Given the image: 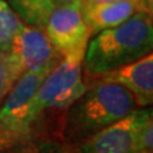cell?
I'll return each instance as SVG.
<instances>
[{
  "instance_id": "obj_1",
  "label": "cell",
  "mask_w": 153,
  "mask_h": 153,
  "mask_svg": "<svg viewBox=\"0 0 153 153\" xmlns=\"http://www.w3.org/2000/svg\"><path fill=\"white\" fill-rule=\"evenodd\" d=\"M153 51V22L147 12H138L120 26L105 30L89 40L83 68L100 78L126 66Z\"/></svg>"
},
{
  "instance_id": "obj_2",
  "label": "cell",
  "mask_w": 153,
  "mask_h": 153,
  "mask_svg": "<svg viewBox=\"0 0 153 153\" xmlns=\"http://www.w3.org/2000/svg\"><path fill=\"white\" fill-rule=\"evenodd\" d=\"M135 108L138 106L130 91L100 79L66 110L65 135L73 143H83Z\"/></svg>"
},
{
  "instance_id": "obj_3",
  "label": "cell",
  "mask_w": 153,
  "mask_h": 153,
  "mask_svg": "<svg viewBox=\"0 0 153 153\" xmlns=\"http://www.w3.org/2000/svg\"><path fill=\"white\" fill-rule=\"evenodd\" d=\"M83 57L84 54L63 57L41 83L28 111L32 128L44 114L68 110L87 91L82 70Z\"/></svg>"
},
{
  "instance_id": "obj_4",
  "label": "cell",
  "mask_w": 153,
  "mask_h": 153,
  "mask_svg": "<svg viewBox=\"0 0 153 153\" xmlns=\"http://www.w3.org/2000/svg\"><path fill=\"white\" fill-rule=\"evenodd\" d=\"M56 65L31 70L22 74L14 83L0 108V147H16L30 139L33 128L28 111L38 87Z\"/></svg>"
},
{
  "instance_id": "obj_5",
  "label": "cell",
  "mask_w": 153,
  "mask_h": 153,
  "mask_svg": "<svg viewBox=\"0 0 153 153\" xmlns=\"http://www.w3.org/2000/svg\"><path fill=\"white\" fill-rule=\"evenodd\" d=\"M152 115L153 106L135 108L80 143L79 153H142L140 133Z\"/></svg>"
},
{
  "instance_id": "obj_6",
  "label": "cell",
  "mask_w": 153,
  "mask_h": 153,
  "mask_svg": "<svg viewBox=\"0 0 153 153\" xmlns=\"http://www.w3.org/2000/svg\"><path fill=\"white\" fill-rule=\"evenodd\" d=\"M44 32L63 57L84 54L91 31L83 17V1L55 7L44 27Z\"/></svg>"
},
{
  "instance_id": "obj_7",
  "label": "cell",
  "mask_w": 153,
  "mask_h": 153,
  "mask_svg": "<svg viewBox=\"0 0 153 153\" xmlns=\"http://www.w3.org/2000/svg\"><path fill=\"white\" fill-rule=\"evenodd\" d=\"M7 55L19 76L44 66L57 65L63 59L51 45L44 30L27 25H23L19 30Z\"/></svg>"
},
{
  "instance_id": "obj_8",
  "label": "cell",
  "mask_w": 153,
  "mask_h": 153,
  "mask_svg": "<svg viewBox=\"0 0 153 153\" xmlns=\"http://www.w3.org/2000/svg\"><path fill=\"white\" fill-rule=\"evenodd\" d=\"M121 84L134 96L138 107L153 106V51L126 66L100 76Z\"/></svg>"
},
{
  "instance_id": "obj_9",
  "label": "cell",
  "mask_w": 153,
  "mask_h": 153,
  "mask_svg": "<svg viewBox=\"0 0 153 153\" xmlns=\"http://www.w3.org/2000/svg\"><path fill=\"white\" fill-rule=\"evenodd\" d=\"M138 12H147V5L135 0L100 4L83 3V17L91 31V36L120 26Z\"/></svg>"
},
{
  "instance_id": "obj_10",
  "label": "cell",
  "mask_w": 153,
  "mask_h": 153,
  "mask_svg": "<svg viewBox=\"0 0 153 153\" xmlns=\"http://www.w3.org/2000/svg\"><path fill=\"white\" fill-rule=\"evenodd\" d=\"M7 3L25 25L41 30L55 8L54 0H7Z\"/></svg>"
},
{
  "instance_id": "obj_11",
  "label": "cell",
  "mask_w": 153,
  "mask_h": 153,
  "mask_svg": "<svg viewBox=\"0 0 153 153\" xmlns=\"http://www.w3.org/2000/svg\"><path fill=\"white\" fill-rule=\"evenodd\" d=\"M25 25L7 0H0V54H8L17 33Z\"/></svg>"
},
{
  "instance_id": "obj_12",
  "label": "cell",
  "mask_w": 153,
  "mask_h": 153,
  "mask_svg": "<svg viewBox=\"0 0 153 153\" xmlns=\"http://www.w3.org/2000/svg\"><path fill=\"white\" fill-rule=\"evenodd\" d=\"M19 75L13 69L7 54H0V103L5 100Z\"/></svg>"
},
{
  "instance_id": "obj_13",
  "label": "cell",
  "mask_w": 153,
  "mask_h": 153,
  "mask_svg": "<svg viewBox=\"0 0 153 153\" xmlns=\"http://www.w3.org/2000/svg\"><path fill=\"white\" fill-rule=\"evenodd\" d=\"M140 152L153 153V115L148 119L140 133Z\"/></svg>"
},
{
  "instance_id": "obj_14",
  "label": "cell",
  "mask_w": 153,
  "mask_h": 153,
  "mask_svg": "<svg viewBox=\"0 0 153 153\" xmlns=\"http://www.w3.org/2000/svg\"><path fill=\"white\" fill-rule=\"evenodd\" d=\"M114 1H121V0H83L84 4H100V3H114ZM135 1L146 4V0H135Z\"/></svg>"
},
{
  "instance_id": "obj_15",
  "label": "cell",
  "mask_w": 153,
  "mask_h": 153,
  "mask_svg": "<svg viewBox=\"0 0 153 153\" xmlns=\"http://www.w3.org/2000/svg\"><path fill=\"white\" fill-rule=\"evenodd\" d=\"M146 4H147V13L149 14V17L153 22V0H146Z\"/></svg>"
},
{
  "instance_id": "obj_16",
  "label": "cell",
  "mask_w": 153,
  "mask_h": 153,
  "mask_svg": "<svg viewBox=\"0 0 153 153\" xmlns=\"http://www.w3.org/2000/svg\"><path fill=\"white\" fill-rule=\"evenodd\" d=\"M75 1H83V0H54V4L55 7H59V5H64V4L75 3Z\"/></svg>"
},
{
  "instance_id": "obj_17",
  "label": "cell",
  "mask_w": 153,
  "mask_h": 153,
  "mask_svg": "<svg viewBox=\"0 0 153 153\" xmlns=\"http://www.w3.org/2000/svg\"><path fill=\"white\" fill-rule=\"evenodd\" d=\"M0 151H1V147H0Z\"/></svg>"
}]
</instances>
